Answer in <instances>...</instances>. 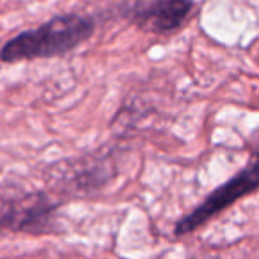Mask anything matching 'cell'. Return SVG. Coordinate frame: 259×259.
I'll return each mask as SVG.
<instances>
[{
	"label": "cell",
	"mask_w": 259,
	"mask_h": 259,
	"mask_svg": "<svg viewBox=\"0 0 259 259\" xmlns=\"http://www.w3.org/2000/svg\"><path fill=\"white\" fill-rule=\"evenodd\" d=\"M259 190V149H255L247 163L234 174L233 178L217 187L213 192H209L201 204H197L188 215L178 220L174 227L176 236L194 233L201 226H204L208 220L222 213L229 206H233L236 201L247 197L248 194Z\"/></svg>",
	"instance_id": "2"
},
{
	"label": "cell",
	"mask_w": 259,
	"mask_h": 259,
	"mask_svg": "<svg viewBox=\"0 0 259 259\" xmlns=\"http://www.w3.org/2000/svg\"><path fill=\"white\" fill-rule=\"evenodd\" d=\"M96 32V20L83 13H64L9 37L0 50L4 64L61 57L82 47Z\"/></svg>",
	"instance_id": "1"
},
{
	"label": "cell",
	"mask_w": 259,
	"mask_h": 259,
	"mask_svg": "<svg viewBox=\"0 0 259 259\" xmlns=\"http://www.w3.org/2000/svg\"><path fill=\"white\" fill-rule=\"evenodd\" d=\"M59 202L47 192H13L2 197V227L13 233L55 234Z\"/></svg>",
	"instance_id": "4"
},
{
	"label": "cell",
	"mask_w": 259,
	"mask_h": 259,
	"mask_svg": "<svg viewBox=\"0 0 259 259\" xmlns=\"http://www.w3.org/2000/svg\"><path fill=\"white\" fill-rule=\"evenodd\" d=\"M194 0H119L115 15L149 34L167 36L183 27Z\"/></svg>",
	"instance_id": "5"
},
{
	"label": "cell",
	"mask_w": 259,
	"mask_h": 259,
	"mask_svg": "<svg viewBox=\"0 0 259 259\" xmlns=\"http://www.w3.org/2000/svg\"><path fill=\"white\" fill-rule=\"evenodd\" d=\"M112 153H89V155L64 158L47 169L48 185L62 194L87 195L103 188L114 178Z\"/></svg>",
	"instance_id": "3"
}]
</instances>
